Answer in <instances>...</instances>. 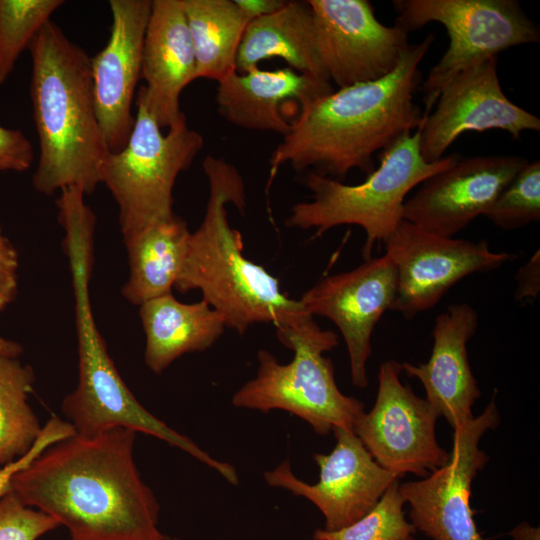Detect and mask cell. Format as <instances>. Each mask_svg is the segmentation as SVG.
<instances>
[{"label": "cell", "mask_w": 540, "mask_h": 540, "mask_svg": "<svg viewBox=\"0 0 540 540\" xmlns=\"http://www.w3.org/2000/svg\"><path fill=\"white\" fill-rule=\"evenodd\" d=\"M395 25L408 34L441 23L449 47L421 84L424 116L459 73L511 47L535 44L540 31L515 0H394Z\"/></svg>", "instance_id": "obj_9"}, {"label": "cell", "mask_w": 540, "mask_h": 540, "mask_svg": "<svg viewBox=\"0 0 540 540\" xmlns=\"http://www.w3.org/2000/svg\"><path fill=\"white\" fill-rule=\"evenodd\" d=\"M401 364L388 360L378 373L374 406L363 413L354 433L373 459L400 477L411 473L426 477L450 458L437 442L440 417L430 403L400 380Z\"/></svg>", "instance_id": "obj_11"}, {"label": "cell", "mask_w": 540, "mask_h": 540, "mask_svg": "<svg viewBox=\"0 0 540 540\" xmlns=\"http://www.w3.org/2000/svg\"><path fill=\"white\" fill-rule=\"evenodd\" d=\"M396 290V268L384 254L321 279L299 300L310 315L327 318L339 329L355 387L368 386L366 364L372 350L371 337L382 315L391 310Z\"/></svg>", "instance_id": "obj_15"}, {"label": "cell", "mask_w": 540, "mask_h": 540, "mask_svg": "<svg viewBox=\"0 0 540 540\" xmlns=\"http://www.w3.org/2000/svg\"><path fill=\"white\" fill-rule=\"evenodd\" d=\"M23 351L20 343L0 336V355L19 358Z\"/></svg>", "instance_id": "obj_37"}, {"label": "cell", "mask_w": 540, "mask_h": 540, "mask_svg": "<svg viewBox=\"0 0 540 540\" xmlns=\"http://www.w3.org/2000/svg\"><path fill=\"white\" fill-rule=\"evenodd\" d=\"M59 526L48 514L25 505L12 491L0 498V540H37Z\"/></svg>", "instance_id": "obj_30"}, {"label": "cell", "mask_w": 540, "mask_h": 540, "mask_svg": "<svg viewBox=\"0 0 540 540\" xmlns=\"http://www.w3.org/2000/svg\"><path fill=\"white\" fill-rule=\"evenodd\" d=\"M19 257L11 241L0 226V313L16 298L18 293Z\"/></svg>", "instance_id": "obj_33"}, {"label": "cell", "mask_w": 540, "mask_h": 540, "mask_svg": "<svg viewBox=\"0 0 540 540\" xmlns=\"http://www.w3.org/2000/svg\"><path fill=\"white\" fill-rule=\"evenodd\" d=\"M406 503L394 481L378 503L366 515L351 525L336 531L317 529L314 540H405L416 531L405 518Z\"/></svg>", "instance_id": "obj_28"}, {"label": "cell", "mask_w": 540, "mask_h": 540, "mask_svg": "<svg viewBox=\"0 0 540 540\" xmlns=\"http://www.w3.org/2000/svg\"><path fill=\"white\" fill-rule=\"evenodd\" d=\"M151 0H110V36L91 58L95 108L108 153L120 151L132 132V102L141 78L142 49Z\"/></svg>", "instance_id": "obj_18"}, {"label": "cell", "mask_w": 540, "mask_h": 540, "mask_svg": "<svg viewBox=\"0 0 540 540\" xmlns=\"http://www.w3.org/2000/svg\"><path fill=\"white\" fill-rule=\"evenodd\" d=\"M168 540H180V539H177V538H169L167 537Z\"/></svg>", "instance_id": "obj_38"}, {"label": "cell", "mask_w": 540, "mask_h": 540, "mask_svg": "<svg viewBox=\"0 0 540 540\" xmlns=\"http://www.w3.org/2000/svg\"><path fill=\"white\" fill-rule=\"evenodd\" d=\"M62 0H0V84L6 82L29 46Z\"/></svg>", "instance_id": "obj_27"}, {"label": "cell", "mask_w": 540, "mask_h": 540, "mask_svg": "<svg viewBox=\"0 0 540 540\" xmlns=\"http://www.w3.org/2000/svg\"><path fill=\"white\" fill-rule=\"evenodd\" d=\"M514 298L518 301L535 300L540 292V252L537 249L516 274Z\"/></svg>", "instance_id": "obj_34"}, {"label": "cell", "mask_w": 540, "mask_h": 540, "mask_svg": "<svg viewBox=\"0 0 540 540\" xmlns=\"http://www.w3.org/2000/svg\"><path fill=\"white\" fill-rule=\"evenodd\" d=\"M136 434L114 428L58 441L12 477L11 491L65 526L70 540H168L135 464Z\"/></svg>", "instance_id": "obj_1"}, {"label": "cell", "mask_w": 540, "mask_h": 540, "mask_svg": "<svg viewBox=\"0 0 540 540\" xmlns=\"http://www.w3.org/2000/svg\"><path fill=\"white\" fill-rule=\"evenodd\" d=\"M405 540H414V539H413L412 536H411V537H408V538L405 539Z\"/></svg>", "instance_id": "obj_39"}, {"label": "cell", "mask_w": 540, "mask_h": 540, "mask_svg": "<svg viewBox=\"0 0 540 540\" xmlns=\"http://www.w3.org/2000/svg\"><path fill=\"white\" fill-rule=\"evenodd\" d=\"M202 167L209 198L200 226L191 232L174 288L180 293L199 290L223 316L226 328L239 334L256 323H271L276 331L296 326L310 314L281 290L276 277L244 256L241 234L228 222V203L241 212L246 206L241 174L212 155L205 157Z\"/></svg>", "instance_id": "obj_3"}, {"label": "cell", "mask_w": 540, "mask_h": 540, "mask_svg": "<svg viewBox=\"0 0 540 540\" xmlns=\"http://www.w3.org/2000/svg\"><path fill=\"white\" fill-rule=\"evenodd\" d=\"M73 435H75V431L69 422L57 417L51 418L26 455L8 465L0 466V498L11 491V479L18 471L28 466L50 445Z\"/></svg>", "instance_id": "obj_31"}, {"label": "cell", "mask_w": 540, "mask_h": 540, "mask_svg": "<svg viewBox=\"0 0 540 540\" xmlns=\"http://www.w3.org/2000/svg\"><path fill=\"white\" fill-rule=\"evenodd\" d=\"M139 93L159 127L183 114L180 96L196 80V60L181 0H153L143 49Z\"/></svg>", "instance_id": "obj_20"}, {"label": "cell", "mask_w": 540, "mask_h": 540, "mask_svg": "<svg viewBox=\"0 0 540 540\" xmlns=\"http://www.w3.org/2000/svg\"><path fill=\"white\" fill-rule=\"evenodd\" d=\"M478 323V313L469 304L450 305L435 319L429 360L401 364L407 376L421 382L425 399L453 429L474 418L472 408L481 395L467 352Z\"/></svg>", "instance_id": "obj_19"}, {"label": "cell", "mask_w": 540, "mask_h": 540, "mask_svg": "<svg viewBox=\"0 0 540 540\" xmlns=\"http://www.w3.org/2000/svg\"><path fill=\"white\" fill-rule=\"evenodd\" d=\"M191 232L174 215L123 238L129 276L121 294L134 305L172 293L182 269Z\"/></svg>", "instance_id": "obj_24"}, {"label": "cell", "mask_w": 540, "mask_h": 540, "mask_svg": "<svg viewBox=\"0 0 540 540\" xmlns=\"http://www.w3.org/2000/svg\"><path fill=\"white\" fill-rule=\"evenodd\" d=\"M34 159L29 139L20 131L0 126V171L23 172Z\"/></svg>", "instance_id": "obj_32"}, {"label": "cell", "mask_w": 540, "mask_h": 540, "mask_svg": "<svg viewBox=\"0 0 540 540\" xmlns=\"http://www.w3.org/2000/svg\"><path fill=\"white\" fill-rule=\"evenodd\" d=\"M35 374L18 358L0 355V466L26 455L43 427L28 404Z\"/></svg>", "instance_id": "obj_26"}, {"label": "cell", "mask_w": 540, "mask_h": 540, "mask_svg": "<svg viewBox=\"0 0 540 540\" xmlns=\"http://www.w3.org/2000/svg\"><path fill=\"white\" fill-rule=\"evenodd\" d=\"M203 145V136L189 128L184 113L162 133L138 92L129 139L120 151L108 153L101 177L118 205L123 238L175 215L176 179Z\"/></svg>", "instance_id": "obj_8"}, {"label": "cell", "mask_w": 540, "mask_h": 540, "mask_svg": "<svg viewBox=\"0 0 540 540\" xmlns=\"http://www.w3.org/2000/svg\"><path fill=\"white\" fill-rule=\"evenodd\" d=\"M68 262L75 300L79 378L76 389L64 398L62 411L76 435L93 437L114 428L142 432L185 451L237 485L234 466L213 458L138 402L116 369L95 323L89 295L93 261L76 254Z\"/></svg>", "instance_id": "obj_5"}, {"label": "cell", "mask_w": 540, "mask_h": 540, "mask_svg": "<svg viewBox=\"0 0 540 540\" xmlns=\"http://www.w3.org/2000/svg\"><path fill=\"white\" fill-rule=\"evenodd\" d=\"M499 421L494 394L479 416L453 429L452 451L445 465L421 480L399 484L410 505L411 524L430 540H487L473 518L471 486L489 461L480 440Z\"/></svg>", "instance_id": "obj_12"}, {"label": "cell", "mask_w": 540, "mask_h": 540, "mask_svg": "<svg viewBox=\"0 0 540 540\" xmlns=\"http://www.w3.org/2000/svg\"><path fill=\"white\" fill-rule=\"evenodd\" d=\"M276 333L279 341L293 351L292 360L282 364L271 352L260 350L256 376L234 393L232 405L264 413L287 411L320 435L335 428L354 432L364 404L340 391L334 365L324 356L338 345V335L323 330L311 315Z\"/></svg>", "instance_id": "obj_7"}, {"label": "cell", "mask_w": 540, "mask_h": 540, "mask_svg": "<svg viewBox=\"0 0 540 540\" xmlns=\"http://www.w3.org/2000/svg\"><path fill=\"white\" fill-rule=\"evenodd\" d=\"M195 60L196 79L220 81L236 71L238 48L249 22L235 0H181Z\"/></svg>", "instance_id": "obj_25"}, {"label": "cell", "mask_w": 540, "mask_h": 540, "mask_svg": "<svg viewBox=\"0 0 540 540\" xmlns=\"http://www.w3.org/2000/svg\"><path fill=\"white\" fill-rule=\"evenodd\" d=\"M275 57L300 74L330 83L318 55L308 1H286L276 12L249 21L238 48L236 72L246 73Z\"/></svg>", "instance_id": "obj_23"}, {"label": "cell", "mask_w": 540, "mask_h": 540, "mask_svg": "<svg viewBox=\"0 0 540 540\" xmlns=\"http://www.w3.org/2000/svg\"><path fill=\"white\" fill-rule=\"evenodd\" d=\"M452 154L427 163L420 153V128L406 133L379 154V166L356 185H347L313 171L304 178L311 201L293 205L285 225L314 229L320 237L340 225H356L365 232L362 255L371 258L373 246L383 243L403 220L408 193L428 177L450 167Z\"/></svg>", "instance_id": "obj_6"}, {"label": "cell", "mask_w": 540, "mask_h": 540, "mask_svg": "<svg viewBox=\"0 0 540 540\" xmlns=\"http://www.w3.org/2000/svg\"><path fill=\"white\" fill-rule=\"evenodd\" d=\"M318 55L339 88L389 75L409 46L401 27L383 25L368 0H308Z\"/></svg>", "instance_id": "obj_13"}, {"label": "cell", "mask_w": 540, "mask_h": 540, "mask_svg": "<svg viewBox=\"0 0 540 540\" xmlns=\"http://www.w3.org/2000/svg\"><path fill=\"white\" fill-rule=\"evenodd\" d=\"M434 39L430 33L411 44L389 75L305 104L272 153L268 186L286 164L338 181L353 169L373 172V155L419 129L426 118L413 99L421 84L419 64Z\"/></svg>", "instance_id": "obj_2"}, {"label": "cell", "mask_w": 540, "mask_h": 540, "mask_svg": "<svg viewBox=\"0 0 540 540\" xmlns=\"http://www.w3.org/2000/svg\"><path fill=\"white\" fill-rule=\"evenodd\" d=\"M29 51L40 147L33 187L48 196L69 187L91 194L101 183L108 155L95 108L91 58L52 20L36 34Z\"/></svg>", "instance_id": "obj_4"}, {"label": "cell", "mask_w": 540, "mask_h": 540, "mask_svg": "<svg viewBox=\"0 0 540 540\" xmlns=\"http://www.w3.org/2000/svg\"><path fill=\"white\" fill-rule=\"evenodd\" d=\"M495 226L514 230L540 221V162L525 165L483 214Z\"/></svg>", "instance_id": "obj_29"}, {"label": "cell", "mask_w": 540, "mask_h": 540, "mask_svg": "<svg viewBox=\"0 0 540 540\" xmlns=\"http://www.w3.org/2000/svg\"><path fill=\"white\" fill-rule=\"evenodd\" d=\"M509 535L513 540H540L539 528L533 527L526 522L513 528Z\"/></svg>", "instance_id": "obj_36"}, {"label": "cell", "mask_w": 540, "mask_h": 540, "mask_svg": "<svg viewBox=\"0 0 540 540\" xmlns=\"http://www.w3.org/2000/svg\"><path fill=\"white\" fill-rule=\"evenodd\" d=\"M246 18L251 21L272 14L286 3L285 0H235Z\"/></svg>", "instance_id": "obj_35"}, {"label": "cell", "mask_w": 540, "mask_h": 540, "mask_svg": "<svg viewBox=\"0 0 540 540\" xmlns=\"http://www.w3.org/2000/svg\"><path fill=\"white\" fill-rule=\"evenodd\" d=\"M435 105L420 127V153L427 163L443 158L466 132L500 129L519 140L524 131H540V119L504 94L497 57L459 73L442 89Z\"/></svg>", "instance_id": "obj_16"}, {"label": "cell", "mask_w": 540, "mask_h": 540, "mask_svg": "<svg viewBox=\"0 0 540 540\" xmlns=\"http://www.w3.org/2000/svg\"><path fill=\"white\" fill-rule=\"evenodd\" d=\"M383 243L397 273L391 311L407 320L434 307L463 278L498 269L518 257L492 251L485 240L439 236L404 219Z\"/></svg>", "instance_id": "obj_10"}, {"label": "cell", "mask_w": 540, "mask_h": 540, "mask_svg": "<svg viewBox=\"0 0 540 540\" xmlns=\"http://www.w3.org/2000/svg\"><path fill=\"white\" fill-rule=\"evenodd\" d=\"M528 163L517 155L460 157L418 185L404 202L403 219L433 234L453 237L483 215Z\"/></svg>", "instance_id": "obj_17"}, {"label": "cell", "mask_w": 540, "mask_h": 540, "mask_svg": "<svg viewBox=\"0 0 540 540\" xmlns=\"http://www.w3.org/2000/svg\"><path fill=\"white\" fill-rule=\"evenodd\" d=\"M145 333L144 361L155 374H161L187 353L205 351L223 334V316L203 299L180 302L172 293L139 306Z\"/></svg>", "instance_id": "obj_22"}, {"label": "cell", "mask_w": 540, "mask_h": 540, "mask_svg": "<svg viewBox=\"0 0 540 540\" xmlns=\"http://www.w3.org/2000/svg\"><path fill=\"white\" fill-rule=\"evenodd\" d=\"M217 111L230 124L255 131L285 136L293 120L286 106L302 108L310 101L333 91L329 82L320 81L284 67L246 73L236 71L218 81Z\"/></svg>", "instance_id": "obj_21"}, {"label": "cell", "mask_w": 540, "mask_h": 540, "mask_svg": "<svg viewBox=\"0 0 540 540\" xmlns=\"http://www.w3.org/2000/svg\"><path fill=\"white\" fill-rule=\"evenodd\" d=\"M329 454H315L319 480L308 484L292 472L288 460L264 473V480L312 502L325 518L326 531L345 528L366 515L399 475L380 466L356 434L335 428Z\"/></svg>", "instance_id": "obj_14"}]
</instances>
